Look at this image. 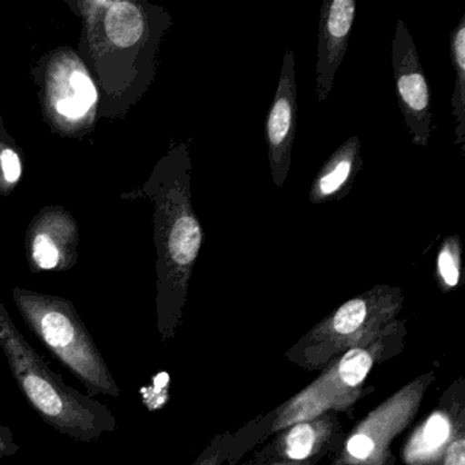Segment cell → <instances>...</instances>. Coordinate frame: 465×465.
I'll return each instance as SVG.
<instances>
[{
	"label": "cell",
	"instance_id": "6da1fadb",
	"mask_svg": "<svg viewBox=\"0 0 465 465\" xmlns=\"http://www.w3.org/2000/svg\"><path fill=\"white\" fill-rule=\"evenodd\" d=\"M83 23L78 55L100 94L99 118L124 119L156 80L173 15L146 0H64Z\"/></svg>",
	"mask_w": 465,
	"mask_h": 465
},
{
	"label": "cell",
	"instance_id": "7a4b0ae2",
	"mask_svg": "<svg viewBox=\"0 0 465 465\" xmlns=\"http://www.w3.org/2000/svg\"><path fill=\"white\" fill-rule=\"evenodd\" d=\"M193 162L189 143L173 141L145 183L121 194L122 200L153 203L157 310L168 325L186 295L193 269L205 243V232L193 205Z\"/></svg>",
	"mask_w": 465,
	"mask_h": 465
},
{
	"label": "cell",
	"instance_id": "3957f363",
	"mask_svg": "<svg viewBox=\"0 0 465 465\" xmlns=\"http://www.w3.org/2000/svg\"><path fill=\"white\" fill-rule=\"evenodd\" d=\"M0 350L32 410L48 426L78 442H96L116 430V418L104 402L64 382L29 344L0 299Z\"/></svg>",
	"mask_w": 465,
	"mask_h": 465
},
{
	"label": "cell",
	"instance_id": "277c9868",
	"mask_svg": "<svg viewBox=\"0 0 465 465\" xmlns=\"http://www.w3.org/2000/svg\"><path fill=\"white\" fill-rule=\"evenodd\" d=\"M12 298L29 331L92 397L119 399L122 389L70 299L15 287Z\"/></svg>",
	"mask_w": 465,
	"mask_h": 465
},
{
	"label": "cell",
	"instance_id": "5b68a950",
	"mask_svg": "<svg viewBox=\"0 0 465 465\" xmlns=\"http://www.w3.org/2000/svg\"><path fill=\"white\" fill-rule=\"evenodd\" d=\"M32 75L43 119L53 133L83 138L94 132L100 119L99 89L74 48L48 51L32 69Z\"/></svg>",
	"mask_w": 465,
	"mask_h": 465
},
{
	"label": "cell",
	"instance_id": "8992f818",
	"mask_svg": "<svg viewBox=\"0 0 465 465\" xmlns=\"http://www.w3.org/2000/svg\"><path fill=\"white\" fill-rule=\"evenodd\" d=\"M391 66L400 113L404 118L413 145H429L432 130L431 92L416 50L415 42L404 21L396 24L391 40Z\"/></svg>",
	"mask_w": 465,
	"mask_h": 465
},
{
	"label": "cell",
	"instance_id": "52a82bcc",
	"mask_svg": "<svg viewBox=\"0 0 465 465\" xmlns=\"http://www.w3.org/2000/svg\"><path fill=\"white\" fill-rule=\"evenodd\" d=\"M78 247L80 227L64 206H45L26 228V260L32 273L70 271L77 265Z\"/></svg>",
	"mask_w": 465,
	"mask_h": 465
},
{
	"label": "cell",
	"instance_id": "ba28073f",
	"mask_svg": "<svg viewBox=\"0 0 465 465\" xmlns=\"http://www.w3.org/2000/svg\"><path fill=\"white\" fill-rule=\"evenodd\" d=\"M295 54L285 51L276 94L269 107L265 121V140L268 145L269 168L274 186L282 189L287 181L292 163V148L296 135Z\"/></svg>",
	"mask_w": 465,
	"mask_h": 465
},
{
	"label": "cell",
	"instance_id": "9c48e42d",
	"mask_svg": "<svg viewBox=\"0 0 465 465\" xmlns=\"http://www.w3.org/2000/svg\"><path fill=\"white\" fill-rule=\"evenodd\" d=\"M355 17L353 0H328L321 6L315 69V94L320 103L325 102L333 89L337 70L347 54Z\"/></svg>",
	"mask_w": 465,
	"mask_h": 465
},
{
	"label": "cell",
	"instance_id": "30bf717a",
	"mask_svg": "<svg viewBox=\"0 0 465 465\" xmlns=\"http://www.w3.org/2000/svg\"><path fill=\"white\" fill-rule=\"evenodd\" d=\"M361 168V140L352 135L331 154L318 171L310 187V203L321 205L341 201L350 194Z\"/></svg>",
	"mask_w": 465,
	"mask_h": 465
},
{
	"label": "cell",
	"instance_id": "8fae6325",
	"mask_svg": "<svg viewBox=\"0 0 465 465\" xmlns=\"http://www.w3.org/2000/svg\"><path fill=\"white\" fill-rule=\"evenodd\" d=\"M450 59L454 69V91L451 114L454 118V145L465 154V15L450 34Z\"/></svg>",
	"mask_w": 465,
	"mask_h": 465
},
{
	"label": "cell",
	"instance_id": "7c38bea8",
	"mask_svg": "<svg viewBox=\"0 0 465 465\" xmlns=\"http://www.w3.org/2000/svg\"><path fill=\"white\" fill-rule=\"evenodd\" d=\"M25 157L0 115V197H9L23 181Z\"/></svg>",
	"mask_w": 465,
	"mask_h": 465
},
{
	"label": "cell",
	"instance_id": "4fadbf2b",
	"mask_svg": "<svg viewBox=\"0 0 465 465\" xmlns=\"http://www.w3.org/2000/svg\"><path fill=\"white\" fill-rule=\"evenodd\" d=\"M462 269V243L459 235L446 236L435 255V273L442 287L451 290L460 284Z\"/></svg>",
	"mask_w": 465,
	"mask_h": 465
},
{
	"label": "cell",
	"instance_id": "5bb4252c",
	"mask_svg": "<svg viewBox=\"0 0 465 465\" xmlns=\"http://www.w3.org/2000/svg\"><path fill=\"white\" fill-rule=\"evenodd\" d=\"M375 296H367V298H355L348 301L347 303L342 304L333 320H331V326L334 331L340 334H350L358 331L370 312V304Z\"/></svg>",
	"mask_w": 465,
	"mask_h": 465
},
{
	"label": "cell",
	"instance_id": "9a60e30c",
	"mask_svg": "<svg viewBox=\"0 0 465 465\" xmlns=\"http://www.w3.org/2000/svg\"><path fill=\"white\" fill-rule=\"evenodd\" d=\"M371 356L364 350H351L339 364V375L348 386H358L371 369Z\"/></svg>",
	"mask_w": 465,
	"mask_h": 465
},
{
	"label": "cell",
	"instance_id": "2e32d148",
	"mask_svg": "<svg viewBox=\"0 0 465 465\" xmlns=\"http://www.w3.org/2000/svg\"><path fill=\"white\" fill-rule=\"evenodd\" d=\"M315 432L307 423H301L291 430L287 437V454L293 460L306 459L312 453Z\"/></svg>",
	"mask_w": 465,
	"mask_h": 465
},
{
	"label": "cell",
	"instance_id": "e0dca14e",
	"mask_svg": "<svg viewBox=\"0 0 465 465\" xmlns=\"http://www.w3.org/2000/svg\"><path fill=\"white\" fill-rule=\"evenodd\" d=\"M449 424L442 416L435 415L427 421L423 431L424 446L427 449H435L448 438Z\"/></svg>",
	"mask_w": 465,
	"mask_h": 465
},
{
	"label": "cell",
	"instance_id": "ac0fdd59",
	"mask_svg": "<svg viewBox=\"0 0 465 465\" xmlns=\"http://www.w3.org/2000/svg\"><path fill=\"white\" fill-rule=\"evenodd\" d=\"M348 453L356 459H367L374 450V442L367 435L356 434L348 440Z\"/></svg>",
	"mask_w": 465,
	"mask_h": 465
},
{
	"label": "cell",
	"instance_id": "d6986e66",
	"mask_svg": "<svg viewBox=\"0 0 465 465\" xmlns=\"http://www.w3.org/2000/svg\"><path fill=\"white\" fill-rule=\"evenodd\" d=\"M21 450V445L15 440V432L10 427L0 424V460L15 456Z\"/></svg>",
	"mask_w": 465,
	"mask_h": 465
},
{
	"label": "cell",
	"instance_id": "ffe728a7",
	"mask_svg": "<svg viewBox=\"0 0 465 465\" xmlns=\"http://www.w3.org/2000/svg\"><path fill=\"white\" fill-rule=\"evenodd\" d=\"M445 465H465L464 440H456V442L449 446Z\"/></svg>",
	"mask_w": 465,
	"mask_h": 465
}]
</instances>
